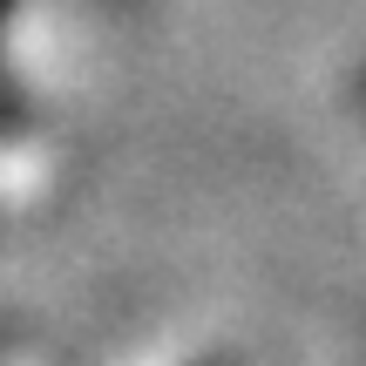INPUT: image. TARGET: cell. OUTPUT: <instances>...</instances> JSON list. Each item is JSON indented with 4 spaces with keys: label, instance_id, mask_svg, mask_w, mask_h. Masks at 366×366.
I'll use <instances>...</instances> for the list:
<instances>
[{
    "label": "cell",
    "instance_id": "1",
    "mask_svg": "<svg viewBox=\"0 0 366 366\" xmlns=\"http://www.w3.org/2000/svg\"><path fill=\"white\" fill-rule=\"evenodd\" d=\"M0 21H7V0H0Z\"/></svg>",
    "mask_w": 366,
    "mask_h": 366
}]
</instances>
